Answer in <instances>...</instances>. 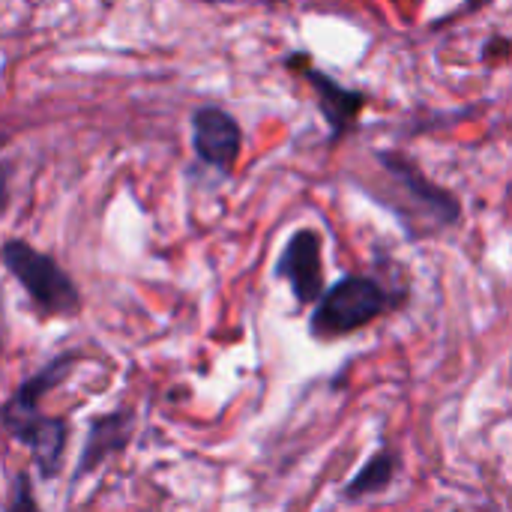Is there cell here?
Masks as SVG:
<instances>
[{
	"mask_svg": "<svg viewBox=\"0 0 512 512\" xmlns=\"http://www.w3.org/2000/svg\"><path fill=\"white\" fill-rule=\"evenodd\" d=\"M288 63H291V66H300V75H303V78L309 81V87L315 90L318 105H321V114L327 117L333 135H342V132L357 120V114L363 111L366 96H363L360 90H348L345 84H339V81L330 78L327 72L315 69V66L309 63V57H303V54L291 57Z\"/></svg>",
	"mask_w": 512,
	"mask_h": 512,
	"instance_id": "obj_8",
	"label": "cell"
},
{
	"mask_svg": "<svg viewBox=\"0 0 512 512\" xmlns=\"http://www.w3.org/2000/svg\"><path fill=\"white\" fill-rule=\"evenodd\" d=\"M192 147L204 165L231 171L243 147V129L225 108L204 105L192 114Z\"/></svg>",
	"mask_w": 512,
	"mask_h": 512,
	"instance_id": "obj_7",
	"label": "cell"
},
{
	"mask_svg": "<svg viewBox=\"0 0 512 512\" xmlns=\"http://www.w3.org/2000/svg\"><path fill=\"white\" fill-rule=\"evenodd\" d=\"M6 512H42L39 501H36V492H33V474L24 468L9 477Z\"/></svg>",
	"mask_w": 512,
	"mask_h": 512,
	"instance_id": "obj_10",
	"label": "cell"
},
{
	"mask_svg": "<svg viewBox=\"0 0 512 512\" xmlns=\"http://www.w3.org/2000/svg\"><path fill=\"white\" fill-rule=\"evenodd\" d=\"M378 165L381 183H375L369 195L399 219L408 237H429L459 222V198L429 183L423 171L402 153H378Z\"/></svg>",
	"mask_w": 512,
	"mask_h": 512,
	"instance_id": "obj_2",
	"label": "cell"
},
{
	"mask_svg": "<svg viewBox=\"0 0 512 512\" xmlns=\"http://www.w3.org/2000/svg\"><path fill=\"white\" fill-rule=\"evenodd\" d=\"M0 354H3V327H0Z\"/></svg>",
	"mask_w": 512,
	"mask_h": 512,
	"instance_id": "obj_14",
	"label": "cell"
},
{
	"mask_svg": "<svg viewBox=\"0 0 512 512\" xmlns=\"http://www.w3.org/2000/svg\"><path fill=\"white\" fill-rule=\"evenodd\" d=\"M399 471H402V453H399L393 444L378 447V450L360 465V471L342 486V501L357 504V501L384 495V492L396 483Z\"/></svg>",
	"mask_w": 512,
	"mask_h": 512,
	"instance_id": "obj_9",
	"label": "cell"
},
{
	"mask_svg": "<svg viewBox=\"0 0 512 512\" xmlns=\"http://www.w3.org/2000/svg\"><path fill=\"white\" fill-rule=\"evenodd\" d=\"M6 141H9V135H6V132H0V147H3Z\"/></svg>",
	"mask_w": 512,
	"mask_h": 512,
	"instance_id": "obj_13",
	"label": "cell"
},
{
	"mask_svg": "<svg viewBox=\"0 0 512 512\" xmlns=\"http://www.w3.org/2000/svg\"><path fill=\"white\" fill-rule=\"evenodd\" d=\"M480 3H492V0H471V3H468V6H465V9H477V6H480Z\"/></svg>",
	"mask_w": 512,
	"mask_h": 512,
	"instance_id": "obj_12",
	"label": "cell"
},
{
	"mask_svg": "<svg viewBox=\"0 0 512 512\" xmlns=\"http://www.w3.org/2000/svg\"><path fill=\"white\" fill-rule=\"evenodd\" d=\"M309 315V336L321 342H333L351 336L396 306V297L372 276H342L336 285L324 288L321 297L312 303Z\"/></svg>",
	"mask_w": 512,
	"mask_h": 512,
	"instance_id": "obj_3",
	"label": "cell"
},
{
	"mask_svg": "<svg viewBox=\"0 0 512 512\" xmlns=\"http://www.w3.org/2000/svg\"><path fill=\"white\" fill-rule=\"evenodd\" d=\"M0 261L24 288L39 318H72L81 312V291L51 255L33 249L27 240H6L0 246Z\"/></svg>",
	"mask_w": 512,
	"mask_h": 512,
	"instance_id": "obj_4",
	"label": "cell"
},
{
	"mask_svg": "<svg viewBox=\"0 0 512 512\" xmlns=\"http://www.w3.org/2000/svg\"><path fill=\"white\" fill-rule=\"evenodd\" d=\"M132 432H135V411L132 408L120 405L114 411L96 414L87 423V435H84L81 456H78V465L72 474V486H78V480L99 471V465H105L108 459L120 456L129 447Z\"/></svg>",
	"mask_w": 512,
	"mask_h": 512,
	"instance_id": "obj_6",
	"label": "cell"
},
{
	"mask_svg": "<svg viewBox=\"0 0 512 512\" xmlns=\"http://www.w3.org/2000/svg\"><path fill=\"white\" fill-rule=\"evenodd\" d=\"M273 276L288 282L297 306H312L324 291V264H321V237L312 228L291 234L285 243Z\"/></svg>",
	"mask_w": 512,
	"mask_h": 512,
	"instance_id": "obj_5",
	"label": "cell"
},
{
	"mask_svg": "<svg viewBox=\"0 0 512 512\" xmlns=\"http://www.w3.org/2000/svg\"><path fill=\"white\" fill-rule=\"evenodd\" d=\"M9 174H12V168L0 162V216L9 204Z\"/></svg>",
	"mask_w": 512,
	"mask_h": 512,
	"instance_id": "obj_11",
	"label": "cell"
},
{
	"mask_svg": "<svg viewBox=\"0 0 512 512\" xmlns=\"http://www.w3.org/2000/svg\"><path fill=\"white\" fill-rule=\"evenodd\" d=\"M78 363L81 351H63L51 357L33 375H27L0 405V429L30 453L33 468L45 483L57 480L63 471L69 450V420L45 414L42 399L60 384H66Z\"/></svg>",
	"mask_w": 512,
	"mask_h": 512,
	"instance_id": "obj_1",
	"label": "cell"
}]
</instances>
